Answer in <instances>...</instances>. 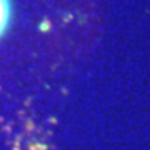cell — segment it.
Returning a JSON list of instances; mask_svg holds the SVG:
<instances>
[{
    "mask_svg": "<svg viewBox=\"0 0 150 150\" xmlns=\"http://www.w3.org/2000/svg\"><path fill=\"white\" fill-rule=\"evenodd\" d=\"M10 22V4L8 0H0V35L5 32Z\"/></svg>",
    "mask_w": 150,
    "mask_h": 150,
    "instance_id": "1",
    "label": "cell"
}]
</instances>
